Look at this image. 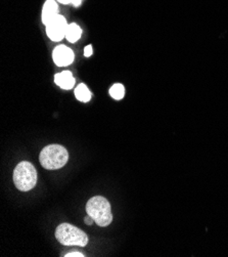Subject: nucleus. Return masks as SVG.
Instances as JSON below:
<instances>
[{"mask_svg": "<svg viewBox=\"0 0 228 257\" xmlns=\"http://www.w3.org/2000/svg\"><path fill=\"white\" fill-rule=\"evenodd\" d=\"M75 96L82 103H87L91 98V93L89 89L85 84H80L75 89Z\"/></svg>", "mask_w": 228, "mask_h": 257, "instance_id": "obj_10", "label": "nucleus"}, {"mask_svg": "<svg viewBox=\"0 0 228 257\" xmlns=\"http://www.w3.org/2000/svg\"><path fill=\"white\" fill-rule=\"evenodd\" d=\"M52 58L59 67H67L74 62V52L66 46H59L54 48Z\"/></svg>", "mask_w": 228, "mask_h": 257, "instance_id": "obj_6", "label": "nucleus"}, {"mask_svg": "<svg viewBox=\"0 0 228 257\" xmlns=\"http://www.w3.org/2000/svg\"><path fill=\"white\" fill-rule=\"evenodd\" d=\"M110 94L113 98L119 100V99H122L125 95V88L122 84H115L111 87L110 89Z\"/></svg>", "mask_w": 228, "mask_h": 257, "instance_id": "obj_11", "label": "nucleus"}, {"mask_svg": "<svg viewBox=\"0 0 228 257\" xmlns=\"http://www.w3.org/2000/svg\"><path fill=\"white\" fill-rule=\"evenodd\" d=\"M46 26V34L52 41H61L66 38V32L69 24L62 16L58 15L54 17Z\"/></svg>", "mask_w": 228, "mask_h": 257, "instance_id": "obj_5", "label": "nucleus"}, {"mask_svg": "<svg viewBox=\"0 0 228 257\" xmlns=\"http://www.w3.org/2000/svg\"><path fill=\"white\" fill-rule=\"evenodd\" d=\"M54 82L61 88L70 91L75 85V78L70 71H63L54 76Z\"/></svg>", "mask_w": 228, "mask_h": 257, "instance_id": "obj_8", "label": "nucleus"}, {"mask_svg": "<svg viewBox=\"0 0 228 257\" xmlns=\"http://www.w3.org/2000/svg\"><path fill=\"white\" fill-rule=\"evenodd\" d=\"M86 212L99 227H107L113 221L111 205L104 197L96 196L91 198L86 204Z\"/></svg>", "mask_w": 228, "mask_h": 257, "instance_id": "obj_1", "label": "nucleus"}, {"mask_svg": "<svg viewBox=\"0 0 228 257\" xmlns=\"http://www.w3.org/2000/svg\"><path fill=\"white\" fill-rule=\"evenodd\" d=\"M56 238L64 246H79L85 247L88 243V237L83 231L70 223H62L56 231Z\"/></svg>", "mask_w": 228, "mask_h": 257, "instance_id": "obj_4", "label": "nucleus"}, {"mask_svg": "<svg viewBox=\"0 0 228 257\" xmlns=\"http://www.w3.org/2000/svg\"><path fill=\"white\" fill-rule=\"evenodd\" d=\"M81 2H82V0H72V4L74 5V6H79L80 4H81Z\"/></svg>", "mask_w": 228, "mask_h": 257, "instance_id": "obj_15", "label": "nucleus"}, {"mask_svg": "<svg viewBox=\"0 0 228 257\" xmlns=\"http://www.w3.org/2000/svg\"><path fill=\"white\" fill-rule=\"evenodd\" d=\"M67 257H83L84 255L81 253V252H71V253H68L67 255H64Z\"/></svg>", "mask_w": 228, "mask_h": 257, "instance_id": "obj_13", "label": "nucleus"}, {"mask_svg": "<svg viewBox=\"0 0 228 257\" xmlns=\"http://www.w3.org/2000/svg\"><path fill=\"white\" fill-rule=\"evenodd\" d=\"M93 53V49H92V46H87L84 48V55L86 58H89L91 57Z\"/></svg>", "mask_w": 228, "mask_h": 257, "instance_id": "obj_12", "label": "nucleus"}, {"mask_svg": "<svg viewBox=\"0 0 228 257\" xmlns=\"http://www.w3.org/2000/svg\"><path fill=\"white\" fill-rule=\"evenodd\" d=\"M82 35V30L80 28V26H78L77 24L72 23L69 24L67 32H66V39L71 42V43H75L77 42L80 37Z\"/></svg>", "mask_w": 228, "mask_h": 257, "instance_id": "obj_9", "label": "nucleus"}, {"mask_svg": "<svg viewBox=\"0 0 228 257\" xmlns=\"http://www.w3.org/2000/svg\"><path fill=\"white\" fill-rule=\"evenodd\" d=\"M84 221H85V223H86V225H87V226H91L93 222H95V221H94V219H93L91 216H89V215H87V216L85 217Z\"/></svg>", "mask_w": 228, "mask_h": 257, "instance_id": "obj_14", "label": "nucleus"}, {"mask_svg": "<svg viewBox=\"0 0 228 257\" xmlns=\"http://www.w3.org/2000/svg\"><path fill=\"white\" fill-rule=\"evenodd\" d=\"M59 15V5L56 0H46L44 5L42 8V23L44 25H47L49 22Z\"/></svg>", "mask_w": 228, "mask_h": 257, "instance_id": "obj_7", "label": "nucleus"}, {"mask_svg": "<svg viewBox=\"0 0 228 257\" xmlns=\"http://www.w3.org/2000/svg\"><path fill=\"white\" fill-rule=\"evenodd\" d=\"M58 1L62 4H69L72 2V0H58Z\"/></svg>", "mask_w": 228, "mask_h": 257, "instance_id": "obj_16", "label": "nucleus"}, {"mask_svg": "<svg viewBox=\"0 0 228 257\" xmlns=\"http://www.w3.org/2000/svg\"><path fill=\"white\" fill-rule=\"evenodd\" d=\"M14 183L21 192L33 188L37 184V171L34 165L27 161L19 163L14 170Z\"/></svg>", "mask_w": 228, "mask_h": 257, "instance_id": "obj_3", "label": "nucleus"}, {"mask_svg": "<svg viewBox=\"0 0 228 257\" xmlns=\"http://www.w3.org/2000/svg\"><path fill=\"white\" fill-rule=\"evenodd\" d=\"M69 159L68 151L60 144H50L40 153L41 165L48 170H57L67 164Z\"/></svg>", "mask_w": 228, "mask_h": 257, "instance_id": "obj_2", "label": "nucleus"}]
</instances>
